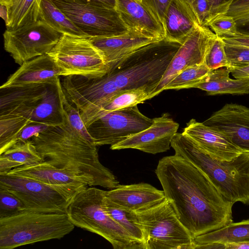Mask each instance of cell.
Here are the masks:
<instances>
[{
	"label": "cell",
	"mask_w": 249,
	"mask_h": 249,
	"mask_svg": "<svg viewBox=\"0 0 249 249\" xmlns=\"http://www.w3.org/2000/svg\"><path fill=\"white\" fill-rule=\"evenodd\" d=\"M155 173L166 199L194 238L233 221L234 203L185 159L175 154L164 157L159 160Z\"/></svg>",
	"instance_id": "1"
},
{
	"label": "cell",
	"mask_w": 249,
	"mask_h": 249,
	"mask_svg": "<svg viewBox=\"0 0 249 249\" xmlns=\"http://www.w3.org/2000/svg\"><path fill=\"white\" fill-rule=\"evenodd\" d=\"M31 140L43 161L87 178L93 186L112 189L120 184L100 161L98 146L71 126L66 113L64 124L50 126Z\"/></svg>",
	"instance_id": "2"
},
{
	"label": "cell",
	"mask_w": 249,
	"mask_h": 249,
	"mask_svg": "<svg viewBox=\"0 0 249 249\" xmlns=\"http://www.w3.org/2000/svg\"><path fill=\"white\" fill-rule=\"evenodd\" d=\"M175 155L185 159L204 173L229 201L249 204V152H243L230 161L213 159L183 133H177L171 142Z\"/></svg>",
	"instance_id": "3"
},
{
	"label": "cell",
	"mask_w": 249,
	"mask_h": 249,
	"mask_svg": "<svg viewBox=\"0 0 249 249\" xmlns=\"http://www.w3.org/2000/svg\"><path fill=\"white\" fill-rule=\"evenodd\" d=\"M181 44L164 38L142 47L110 68L105 75L115 94L145 88L152 95Z\"/></svg>",
	"instance_id": "4"
},
{
	"label": "cell",
	"mask_w": 249,
	"mask_h": 249,
	"mask_svg": "<svg viewBox=\"0 0 249 249\" xmlns=\"http://www.w3.org/2000/svg\"><path fill=\"white\" fill-rule=\"evenodd\" d=\"M105 192L90 186L79 193L67 210L71 221L76 227L102 236L114 249H146L106 211L104 206Z\"/></svg>",
	"instance_id": "5"
},
{
	"label": "cell",
	"mask_w": 249,
	"mask_h": 249,
	"mask_svg": "<svg viewBox=\"0 0 249 249\" xmlns=\"http://www.w3.org/2000/svg\"><path fill=\"white\" fill-rule=\"evenodd\" d=\"M75 226L67 213L24 210L0 218V249L14 248L52 239H59Z\"/></svg>",
	"instance_id": "6"
},
{
	"label": "cell",
	"mask_w": 249,
	"mask_h": 249,
	"mask_svg": "<svg viewBox=\"0 0 249 249\" xmlns=\"http://www.w3.org/2000/svg\"><path fill=\"white\" fill-rule=\"evenodd\" d=\"M131 213L145 232L146 249H195L194 238L166 199L153 207Z\"/></svg>",
	"instance_id": "7"
},
{
	"label": "cell",
	"mask_w": 249,
	"mask_h": 249,
	"mask_svg": "<svg viewBox=\"0 0 249 249\" xmlns=\"http://www.w3.org/2000/svg\"><path fill=\"white\" fill-rule=\"evenodd\" d=\"M87 187L52 185L19 175L0 174V188L19 198L25 210L39 212L67 213L73 198Z\"/></svg>",
	"instance_id": "8"
},
{
	"label": "cell",
	"mask_w": 249,
	"mask_h": 249,
	"mask_svg": "<svg viewBox=\"0 0 249 249\" xmlns=\"http://www.w3.org/2000/svg\"><path fill=\"white\" fill-rule=\"evenodd\" d=\"M61 70V76L101 77L109 70L102 52L88 37L63 35L48 53Z\"/></svg>",
	"instance_id": "9"
},
{
	"label": "cell",
	"mask_w": 249,
	"mask_h": 249,
	"mask_svg": "<svg viewBox=\"0 0 249 249\" xmlns=\"http://www.w3.org/2000/svg\"><path fill=\"white\" fill-rule=\"evenodd\" d=\"M89 37L111 36L129 29L115 8L92 0H51Z\"/></svg>",
	"instance_id": "10"
},
{
	"label": "cell",
	"mask_w": 249,
	"mask_h": 249,
	"mask_svg": "<svg viewBox=\"0 0 249 249\" xmlns=\"http://www.w3.org/2000/svg\"><path fill=\"white\" fill-rule=\"evenodd\" d=\"M62 35L39 19L16 28H7L3 34L4 47L15 62L20 66L28 60L48 54Z\"/></svg>",
	"instance_id": "11"
},
{
	"label": "cell",
	"mask_w": 249,
	"mask_h": 249,
	"mask_svg": "<svg viewBox=\"0 0 249 249\" xmlns=\"http://www.w3.org/2000/svg\"><path fill=\"white\" fill-rule=\"evenodd\" d=\"M153 123L137 105L108 112L93 121L87 130L97 146L118 143L149 127Z\"/></svg>",
	"instance_id": "12"
},
{
	"label": "cell",
	"mask_w": 249,
	"mask_h": 249,
	"mask_svg": "<svg viewBox=\"0 0 249 249\" xmlns=\"http://www.w3.org/2000/svg\"><path fill=\"white\" fill-rule=\"evenodd\" d=\"M216 37L208 27L197 25L173 57L152 98L163 91L169 82L185 69L204 63L208 51Z\"/></svg>",
	"instance_id": "13"
},
{
	"label": "cell",
	"mask_w": 249,
	"mask_h": 249,
	"mask_svg": "<svg viewBox=\"0 0 249 249\" xmlns=\"http://www.w3.org/2000/svg\"><path fill=\"white\" fill-rule=\"evenodd\" d=\"M152 119V124L149 127L110 146V148L111 150L135 149L152 154L169 150L172 140L177 133L178 124L168 113Z\"/></svg>",
	"instance_id": "14"
},
{
	"label": "cell",
	"mask_w": 249,
	"mask_h": 249,
	"mask_svg": "<svg viewBox=\"0 0 249 249\" xmlns=\"http://www.w3.org/2000/svg\"><path fill=\"white\" fill-rule=\"evenodd\" d=\"M203 123L226 136L243 152H249V108L226 104Z\"/></svg>",
	"instance_id": "15"
},
{
	"label": "cell",
	"mask_w": 249,
	"mask_h": 249,
	"mask_svg": "<svg viewBox=\"0 0 249 249\" xmlns=\"http://www.w3.org/2000/svg\"><path fill=\"white\" fill-rule=\"evenodd\" d=\"M182 133L202 151L216 160L230 161L244 152L226 136L194 119L187 123Z\"/></svg>",
	"instance_id": "16"
},
{
	"label": "cell",
	"mask_w": 249,
	"mask_h": 249,
	"mask_svg": "<svg viewBox=\"0 0 249 249\" xmlns=\"http://www.w3.org/2000/svg\"><path fill=\"white\" fill-rule=\"evenodd\" d=\"M105 196L117 206L129 212L146 210L166 200L163 191L146 183L119 184L105 191Z\"/></svg>",
	"instance_id": "17"
},
{
	"label": "cell",
	"mask_w": 249,
	"mask_h": 249,
	"mask_svg": "<svg viewBox=\"0 0 249 249\" xmlns=\"http://www.w3.org/2000/svg\"><path fill=\"white\" fill-rule=\"evenodd\" d=\"M88 38L102 52L109 69L142 47L160 40L134 29L120 35Z\"/></svg>",
	"instance_id": "18"
},
{
	"label": "cell",
	"mask_w": 249,
	"mask_h": 249,
	"mask_svg": "<svg viewBox=\"0 0 249 249\" xmlns=\"http://www.w3.org/2000/svg\"><path fill=\"white\" fill-rule=\"evenodd\" d=\"M61 76V70L48 54L24 62L10 75L0 89L52 83Z\"/></svg>",
	"instance_id": "19"
},
{
	"label": "cell",
	"mask_w": 249,
	"mask_h": 249,
	"mask_svg": "<svg viewBox=\"0 0 249 249\" xmlns=\"http://www.w3.org/2000/svg\"><path fill=\"white\" fill-rule=\"evenodd\" d=\"M52 83L0 89V116L18 115L31 121L34 108Z\"/></svg>",
	"instance_id": "20"
},
{
	"label": "cell",
	"mask_w": 249,
	"mask_h": 249,
	"mask_svg": "<svg viewBox=\"0 0 249 249\" xmlns=\"http://www.w3.org/2000/svg\"><path fill=\"white\" fill-rule=\"evenodd\" d=\"M6 173L21 176L52 185L71 187L93 186L92 182L87 178L55 167L45 161L34 165L19 166Z\"/></svg>",
	"instance_id": "21"
},
{
	"label": "cell",
	"mask_w": 249,
	"mask_h": 249,
	"mask_svg": "<svg viewBox=\"0 0 249 249\" xmlns=\"http://www.w3.org/2000/svg\"><path fill=\"white\" fill-rule=\"evenodd\" d=\"M115 8L129 29L138 30L146 35L163 39L162 24L141 0H115Z\"/></svg>",
	"instance_id": "22"
},
{
	"label": "cell",
	"mask_w": 249,
	"mask_h": 249,
	"mask_svg": "<svg viewBox=\"0 0 249 249\" xmlns=\"http://www.w3.org/2000/svg\"><path fill=\"white\" fill-rule=\"evenodd\" d=\"M61 82L59 77L51 83L34 108L31 121L55 126L64 123L66 113L63 106V96Z\"/></svg>",
	"instance_id": "23"
},
{
	"label": "cell",
	"mask_w": 249,
	"mask_h": 249,
	"mask_svg": "<svg viewBox=\"0 0 249 249\" xmlns=\"http://www.w3.org/2000/svg\"><path fill=\"white\" fill-rule=\"evenodd\" d=\"M230 69L222 67L212 70L199 83L193 88L206 91L208 95L231 94L244 95L249 93V79H231Z\"/></svg>",
	"instance_id": "24"
},
{
	"label": "cell",
	"mask_w": 249,
	"mask_h": 249,
	"mask_svg": "<svg viewBox=\"0 0 249 249\" xmlns=\"http://www.w3.org/2000/svg\"><path fill=\"white\" fill-rule=\"evenodd\" d=\"M197 25L177 0H171L163 24L165 39L181 44Z\"/></svg>",
	"instance_id": "25"
},
{
	"label": "cell",
	"mask_w": 249,
	"mask_h": 249,
	"mask_svg": "<svg viewBox=\"0 0 249 249\" xmlns=\"http://www.w3.org/2000/svg\"><path fill=\"white\" fill-rule=\"evenodd\" d=\"M44 161L31 140L18 141L0 154V174L15 168Z\"/></svg>",
	"instance_id": "26"
},
{
	"label": "cell",
	"mask_w": 249,
	"mask_h": 249,
	"mask_svg": "<svg viewBox=\"0 0 249 249\" xmlns=\"http://www.w3.org/2000/svg\"><path fill=\"white\" fill-rule=\"evenodd\" d=\"M194 241L195 246L213 243L224 245L249 243V219L232 222L220 229L197 236Z\"/></svg>",
	"instance_id": "27"
},
{
	"label": "cell",
	"mask_w": 249,
	"mask_h": 249,
	"mask_svg": "<svg viewBox=\"0 0 249 249\" xmlns=\"http://www.w3.org/2000/svg\"><path fill=\"white\" fill-rule=\"evenodd\" d=\"M42 0H6L0 3L7 7V28L14 29L40 19Z\"/></svg>",
	"instance_id": "28"
},
{
	"label": "cell",
	"mask_w": 249,
	"mask_h": 249,
	"mask_svg": "<svg viewBox=\"0 0 249 249\" xmlns=\"http://www.w3.org/2000/svg\"><path fill=\"white\" fill-rule=\"evenodd\" d=\"M40 12V19L63 35L89 37L51 0H42Z\"/></svg>",
	"instance_id": "29"
},
{
	"label": "cell",
	"mask_w": 249,
	"mask_h": 249,
	"mask_svg": "<svg viewBox=\"0 0 249 249\" xmlns=\"http://www.w3.org/2000/svg\"><path fill=\"white\" fill-rule=\"evenodd\" d=\"M149 99H150V93L145 88L120 91L111 97L101 107L90 124L96 119L108 112L133 107Z\"/></svg>",
	"instance_id": "30"
},
{
	"label": "cell",
	"mask_w": 249,
	"mask_h": 249,
	"mask_svg": "<svg viewBox=\"0 0 249 249\" xmlns=\"http://www.w3.org/2000/svg\"><path fill=\"white\" fill-rule=\"evenodd\" d=\"M104 206L110 216L120 224L136 241L146 249L147 236L142 226L134 218L131 212L117 206L105 196Z\"/></svg>",
	"instance_id": "31"
},
{
	"label": "cell",
	"mask_w": 249,
	"mask_h": 249,
	"mask_svg": "<svg viewBox=\"0 0 249 249\" xmlns=\"http://www.w3.org/2000/svg\"><path fill=\"white\" fill-rule=\"evenodd\" d=\"M32 122L20 115L0 116V154L17 142L18 134Z\"/></svg>",
	"instance_id": "32"
},
{
	"label": "cell",
	"mask_w": 249,
	"mask_h": 249,
	"mask_svg": "<svg viewBox=\"0 0 249 249\" xmlns=\"http://www.w3.org/2000/svg\"><path fill=\"white\" fill-rule=\"evenodd\" d=\"M212 71L204 63L187 67L172 79L164 90L193 88L202 81Z\"/></svg>",
	"instance_id": "33"
},
{
	"label": "cell",
	"mask_w": 249,
	"mask_h": 249,
	"mask_svg": "<svg viewBox=\"0 0 249 249\" xmlns=\"http://www.w3.org/2000/svg\"><path fill=\"white\" fill-rule=\"evenodd\" d=\"M185 12L197 25L208 27L210 10L208 0H177Z\"/></svg>",
	"instance_id": "34"
},
{
	"label": "cell",
	"mask_w": 249,
	"mask_h": 249,
	"mask_svg": "<svg viewBox=\"0 0 249 249\" xmlns=\"http://www.w3.org/2000/svg\"><path fill=\"white\" fill-rule=\"evenodd\" d=\"M225 15L233 18L237 35L249 36V0H233Z\"/></svg>",
	"instance_id": "35"
},
{
	"label": "cell",
	"mask_w": 249,
	"mask_h": 249,
	"mask_svg": "<svg viewBox=\"0 0 249 249\" xmlns=\"http://www.w3.org/2000/svg\"><path fill=\"white\" fill-rule=\"evenodd\" d=\"M224 43L229 69L249 66V47Z\"/></svg>",
	"instance_id": "36"
},
{
	"label": "cell",
	"mask_w": 249,
	"mask_h": 249,
	"mask_svg": "<svg viewBox=\"0 0 249 249\" xmlns=\"http://www.w3.org/2000/svg\"><path fill=\"white\" fill-rule=\"evenodd\" d=\"M204 63L211 70L227 67V60L222 39L215 38L205 56Z\"/></svg>",
	"instance_id": "37"
},
{
	"label": "cell",
	"mask_w": 249,
	"mask_h": 249,
	"mask_svg": "<svg viewBox=\"0 0 249 249\" xmlns=\"http://www.w3.org/2000/svg\"><path fill=\"white\" fill-rule=\"evenodd\" d=\"M25 210L21 201L8 190L0 188V218L13 215Z\"/></svg>",
	"instance_id": "38"
},
{
	"label": "cell",
	"mask_w": 249,
	"mask_h": 249,
	"mask_svg": "<svg viewBox=\"0 0 249 249\" xmlns=\"http://www.w3.org/2000/svg\"><path fill=\"white\" fill-rule=\"evenodd\" d=\"M208 27L214 31L216 36L223 39L232 37L237 35L235 22L232 17L220 15L209 22Z\"/></svg>",
	"instance_id": "39"
},
{
	"label": "cell",
	"mask_w": 249,
	"mask_h": 249,
	"mask_svg": "<svg viewBox=\"0 0 249 249\" xmlns=\"http://www.w3.org/2000/svg\"><path fill=\"white\" fill-rule=\"evenodd\" d=\"M63 106L64 110L71 126L87 139L93 142L82 119L79 109L67 99L65 94L63 96Z\"/></svg>",
	"instance_id": "40"
},
{
	"label": "cell",
	"mask_w": 249,
	"mask_h": 249,
	"mask_svg": "<svg viewBox=\"0 0 249 249\" xmlns=\"http://www.w3.org/2000/svg\"><path fill=\"white\" fill-rule=\"evenodd\" d=\"M141 0L163 25L167 9L172 0Z\"/></svg>",
	"instance_id": "41"
},
{
	"label": "cell",
	"mask_w": 249,
	"mask_h": 249,
	"mask_svg": "<svg viewBox=\"0 0 249 249\" xmlns=\"http://www.w3.org/2000/svg\"><path fill=\"white\" fill-rule=\"evenodd\" d=\"M49 126L41 123L32 122L27 124L20 132L17 137V142L31 140L33 136L44 131Z\"/></svg>",
	"instance_id": "42"
},
{
	"label": "cell",
	"mask_w": 249,
	"mask_h": 249,
	"mask_svg": "<svg viewBox=\"0 0 249 249\" xmlns=\"http://www.w3.org/2000/svg\"><path fill=\"white\" fill-rule=\"evenodd\" d=\"M208 1L210 10V21L219 16L225 15L233 0H208Z\"/></svg>",
	"instance_id": "43"
},
{
	"label": "cell",
	"mask_w": 249,
	"mask_h": 249,
	"mask_svg": "<svg viewBox=\"0 0 249 249\" xmlns=\"http://www.w3.org/2000/svg\"><path fill=\"white\" fill-rule=\"evenodd\" d=\"M222 39L225 43L249 47V36H248L236 35Z\"/></svg>",
	"instance_id": "44"
},
{
	"label": "cell",
	"mask_w": 249,
	"mask_h": 249,
	"mask_svg": "<svg viewBox=\"0 0 249 249\" xmlns=\"http://www.w3.org/2000/svg\"><path fill=\"white\" fill-rule=\"evenodd\" d=\"M229 69L232 75L235 79H249V66Z\"/></svg>",
	"instance_id": "45"
},
{
	"label": "cell",
	"mask_w": 249,
	"mask_h": 249,
	"mask_svg": "<svg viewBox=\"0 0 249 249\" xmlns=\"http://www.w3.org/2000/svg\"><path fill=\"white\" fill-rule=\"evenodd\" d=\"M225 249H249V243L225 244Z\"/></svg>",
	"instance_id": "46"
},
{
	"label": "cell",
	"mask_w": 249,
	"mask_h": 249,
	"mask_svg": "<svg viewBox=\"0 0 249 249\" xmlns=\"http://www.w3.org/2000/svg\"><path fill=\"white\" fill-rule=\"evenodd\" d=\"M0 16L4 20L5 24H6L8 20V13L7 7L4 5L0 4Z\"/></svg>",
	"instance_id": "47"
},
{
	"label": "cell",
	"mask_w": 249,
	"mask_h": 249,
	"mask_svg": "<svg viewBox=\"0 0 249 249\" xmlns=\"http://www.w3.org/2000/svg\"><path fill=\"white\" fill-rule=\"evenodd\" d=\"M98 1L105 4L115 7V0H92Z\"/></svg>",
	"instance_id": "48"
},
{
	"label": "cell",
	"mask_w": 249,
	"mask_h": 249,
	"mask_svg": "<svg viewBox=\"0 0 249 249\" xmlns=\"http://www.w3.org/2000/svg\"><path fill=\"white\" fill-rule=\"evenodd\" d=\"M6 0H0V3H1L2 2H3L4 1H5Z\"/></svg>",
	"instance_id": "49"
}]
</instances>
